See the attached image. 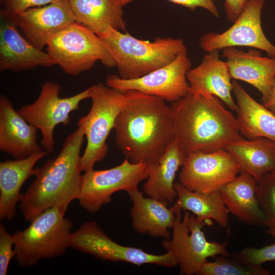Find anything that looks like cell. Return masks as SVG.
Here are the masks:
<instances>
[{
	"mask_svg": "<svg viewBox=\"0 0 275 275\" xmlns=\"http://www.w3.org/2000/svg\"><path fill=\"white\" fill-rule=\"evenodd\" d=\"M171 107L174 140L186 156L226 150L244 138L236 117L215 96L190 89L186 96L171 103Z\"/></svg>",
	"mask_w": 275,
	"mask_h": 275,
	"instance_id": "cell-1",
	"label": "cell"
},
{
	"mask_svg": "<svg viewBox=\"0 0 275 275\" xmlns=\"http://www.w3.org/2000/svg\"><path fill=\"white\" fill-rule=\"evenodd\" d=\"M116 144L132 163H155L174 141L171 105L163 98L141 93L118 115Z\"/></svg>",
	"mask_w": 275,
	"mask_h": 275,
	"instance_id": "cell-2",
	"label": "cell"
},
{
	"mask_svg": "<svg viewBox=\"0 0 275 275\" xmlns=\"http://www.w3.org/2000/svg\"><path fill=\"white\" fill-rule=\"evenodd\" d=\"M85 137L78 128L66 138L57 156L35 168V180L20 201L26 221H32L50 208L67 210L70 203L77 199L82 181L80 151Z\"/></svg>",
	"mask_w": 275,
	"mask_h": 275,
	"instance_id": "cell-3",
	"label": "cell"
},
{
	"mask_svg": "<svg viewBox=\"0 0 275 275\" xmlns=\"http://www.w3.org/2000/svg\"><path fill=\"white\" fill-rule=\"evenodd\" d=\"M116 63L119 76L131 79L142 77L173 61L187 51L183 40L156 38L150 42L108 26L98 35Z\"/></svg>",
	"mask_w": 275,
	"mask_h": 275,
	"instance_id": "cell-4",
	"label": "cell"
},
{
	"mask_svg": "<svg viewBox=\"0 0 275 275\" xmlns=\"http://www.w3.org/2000/svg\"><path fill=\"white\" fill-rule=\"evenodd\" d=\"M141 93L123 91L101 82L90 87L92 105L89 113L78 121L86 138L87 144L81 155L82 171L93 169L94 164L106 156L108 148L106 139L120 113Z\"/></svg>",
	"mask_w": 275,
	"mask_h": 275,
	"instance_id": "cell-5",
	"label": "cell"
},
{
	"mask_svg": "<svg viewBox=\"0 0 275 275\" xmlns=\"http://www.w3.org/2000/svg\"><path fill=\"white\" fill-rule=\"evenodd\" d=\"M66 210L49 208L31 221L25 229L14 233L15 257L20 266L30 267L41 259L60 256L70 247L73 223L64 217Z\"/></svg>",
	"mask_w": 275,
	"mask_h": 275,
	"instance_id": "cell-6",
	"label": "cell"
},
{
	"mask_svg": "<svg viewBox=\"0 0 275 275\" xmlns=\"http://www.w3.org/2000/svg\"><path fill=\"white\" fill-rule=\"evenodd\" d=\"M46 49L56 64L71 75L90 69L98 61L108 68L116 66L115 60L100 37L76 22L52 36Z\"/></svg>",
	"mask_w": 275,
	"mask_h": 275,
	"instance_id": "cell-7",
	"label": "cell"
},
{
	"mask_svg": "<svg viewBox=\"0 0 275 275\" xmlns=\"http://www.w3.org/2000/svg\"><path fill=\"white\" fill-rule=\"evenodd\" d=\"M181 210H175L172 238L163 239L161 243L166 252L174 255L181 274H197L208 258L230 256L227 241L218 243L206 239L202 229L211 222L201 219L188 212L182 216Z\"/></svg>",
	"mask_w": 275,
	"mask_h": 275,
	"instance_id": "cell-8",
	"label": "cell"
},
{
	"mask_svg": "<svg viewBox=\"0 0 275 275\" xmlns=\"http://www.w3.org/2000/svg\"><path fill=\"white\" fill-rule=\"evenodd\" d=\"M151 169V164L132 163L125 158L114 168L85 172L77 198L80 205L91 213L97 212L112 201L114 193L138 189L140 182L148 177Z\"/></svg>",
	"mask_w": 275,
	"mask_h": 275,
	"instance_id": "cell-9",
	"label": "cell"
},
{
	"mask_svg": "<svg viewBox=\"0 0 275 275\" xmlns=\"http://www.w3.org/2000/svg\"><path fill=\"white\" fill-rule=\"evenodd\" d=\"M60 90L61 86L58 83L46 81L42 85L37 99L17 110L29 123L40 131L41 144L48 153L53 150L55 127L60 124L68 125L71 120L70 113L78 109L82 100L90 98V87L74 95L63 98L60 96Z\"/></svg>",
	"mask_w": 275,
	"mask_h": 275,
	"instance_id": "cell-10",
	"label": "cell"
},
{
	"mask_svg": "<svg viewBox=\"0 0 275 275\" xmlns=\"http://www.w3.org/2000/svg\"><path fill=\"white\" fill-rule=\"evenodd\" d=\"M70 247L104 261H122L139 266L151 264L173 267L177 265L171 252L155 255L140 248L127 246L116 242L94 221L82 224L72 233Z\"/></svg>",
	"mask_w": 275,
	"mask_h": 275,
	"instance_id": "cell-11",
	"label": "cell"
},
{
	"mask_svg": "<svg viewBox=\"0 0 275 275\" xmlns=\"http://www.w3.org/2000/svg\"><path fill=\"white\" fill-rule=\"evenodd\" d=\"M191 63L187 51L173 61L142 77L125 79L119 75H108L105 85L123 91H135L163 98L171 103L186 96L190 90L186 74Z\"/></svg>",
	"mask_w": 275,
	"mask_h": 275,
	"instance_id": "cell-12",
	"label": "cell"
},
{
	"mask_svg": "<svg viewBox=\"0 0 275 275\" xmlns=\"http://www.w3.org/2000/svg\"><path fill=\"white\" fill-rule=\"evenodd\" d=\"M240 172L227 150L187 155L179 174V182L186 188L210 194L220 191Z\"/></svg>",
	"mask_w": 275,
	"mask_h": 275,
	"instance_id": "cell-13",
	"label": "cell"
},
{
	"mask_svg": "<svg viewBox=\"0 0 275 275\" xmlns=\"http://www.w3.org/2000/svg\"><path fill=\"white\" fill-rule=\"evenodd\" d=\"M265 0H249L230 28L223 33L209 32L201 37V48L208 52L229 47H250L275 58V45L266 37L262 28L261 12Z\"/></svg>",
	"mask_w": 275,
	"mask_h": 275,
	"instance_id": "cell-14",
	"label": "cell"
},
{
	"mask_svg": "<svg viewBox=\"0 0 275 275\" xmlns=\"http://www.w3.org/2000/svg\"><path fill=\"white\" fill-rule=\"evenodd\" d=\"M5 14L21 31L25 38L40 49L46 46L55 34L75 22L67 0H58L16 14Z\"/></svg>",
	"mask_w": 275,
	"mask_h": 275,
	"instance_id": "cell-15",
	"label": "cell"
},
{
	"mask_svg": "<svg viewBox=\"0 0 275 275\" xmlns=\"http://www.w3.org/2000/svg\"><path fill=\"white\" fill-rule=\"evenodd\" d=\"M0 71H18L38 66L50 67L56 63L47 51L39 49L23 36L9 16L1 11Z\"/></svg>",
	"mask_w": 275,
	"mask_h": 275,
	"instance_id": "cell-16",
	"label": "cell"
},
{
	"mask_svg": "<svg viewBox=\"0 0 275 275\" xmlns=\"http://www.w3.org/2000/svg\"><path fill=\"white\" fill-rule=\"evenodd\" d=\"M231 78L246 82L257 89L262 101L269 96L275 78V58L264 57L258 49L247 51L235 47L222 50Z\"/></svg>",
	"mask_w": 275,
	"mask_h": 275,
	"instance_id": "cell-17",
	"label": "cell"
},
{
	"mask_svg": "<svg viewBox=\"0 0 275 275\" xmlns=\"http://www.w3.org/2000/svg\"><path fill=\"white\" fill-rule=\"evenodd\" d=\"M37 128L29 123L6 96L0 97V149L15 159L25 158L40 151Z\"/></svg>",
	"mask_w": 275,
	"mask_h": 275,
	"instance_id": "cell-18",
	"label": "cell"
},
{
	"mask_svg": "<svg viewBox=\"0 0 275 275\" xmlns=\"http://www.w3.org/2000/svg\"><path fill=\"white\" fill-rule=\"evenodd\" d=\"M186 77L191 89L217 97L236 112L237 105L232 96V79L227 62L219 58V50L207 52L199 65L187 72Z\"/></svg>",
	"mask_w": 275,
	"mask_h": 275,
	"instance_id": "cell-19",
	"label": "cell"
},
{
	"mask_svg": "<svg viewBox=\"0 0 275 275\" xmlns=\"http://www.w3.org/2000/svg\"><path fill=\"white\" fill-rule=\"evenodd\" d=\"M258 183L252 175L241 171L219 191L229 213L238 221L251 226H266V217L257 197Z\"/></svg>",
	"mask_w": 275,
	"mask_h": 275,
	"instance_id": "cell-20",
	"label": "cell"
},
{
	"mask_svg": "<svg viewBox=\"0 0 275 275\" xmlns=\"http://www.w3.org/2000/svg\"><path fill=\"white\" fill-rule=\"evenodd\" d=\"M48 153L41 150L23 158L0 163V219L11 220L16 215V206L22 196L20 189L34 176V166Z\"/></svg>",
	"mask_w": 275,
	"mask_h": 275,
	"instance_id": "cell-21",
	"label": "cell"
},
{
	"mask_svg": "<svg viewBox=\"0 0 275 275\" xmlns=\"http://www.w3.org/2000/svg\"><path fill=\"white\" fill-rule=\"evenodd\" d=\"M132 201L130 216L134 230L152 237L170 239L175 212L167 203L152 197H144L138 189L127 192Z\"/></svg>",
	"mask_w": 275,
	"mask_h": 275,
	"instance_id": "cell-22",
	"label": "cell"
},
{
	"mask_svg": "<svg viewBox=\"0 0 275 275\" xmlns=\"http://www.w3.org/2000/svg\"><path fill=\"white\" fill-rule=\"evenodd\" d=\"M232 85L241 135L246 139L265 138L275 142V115L251 97L236 80H232Z\"/></svg>",
	"mask_w": 275,
	"mask_h": 275,
	"instance_id": "cell-23",
	"label": "cell"
},
{
	"mask_svg": "<svg viewBox=\"0 0 275 275\" xmlns=\"http://www.w3.org/2000/svg\"><path fill=\"white\" fill-rule=\"evenodd\" d=\"M186 157L174 140L160 158L151 164L143 187L145 194L167 204L173 203L177 196L174 181Z\"/></svg>",
	"mask_w": 275,
	"mask_h": 275,
	"instance_id": "cell-24",
	"label": "cell"
},
{
	"mask_svg": "<svg viewBox=\"0 0 275 275\" xmlns=\"http://www.w3.org/2000/svg\"><path fill=\"white\" fill-rule=\"evenodd\" d=\"M75 22L97 35L108 26L125 30L126 24L120 0H67Z\"/></svg>",
	"mask_w": 275,
	"mask_h": 275,
	"instance_id": "cell-25",
	"label": "cell"
},
{
	"mask_svg": "<svg viewBox=\"0 0 275 275\" xmlns=\"http://www.w3.org/2000/svg\"><path fill=\"white\" fill-rule=\"evenodd\" d=\"M226 150L238 164L240 172L248 173L258 180L275 171V142L265 138H243Z\"/></svg>",
	"mask_w": 275,
	"mask_h": 275,
	"instance_id": "cell-26",
	"label": "cell"
},
{
	"mask_svg": "<svg viewBox=\"0 0 275 275\" xmlns=\"http://www.w3.org/2000/svg\"><path fill=\"white\" fill-rule=\"evenodd\" d=\"M177 199L171 207L175 211L179 209L193 212L199 218L215 221L222 228H226L229 222V213L220 191L210 194L190 190L179 182L174 184Z\"/></svg>",
	"mask_w": 275,
	"mask_h": 275,
	"instance_id": "cell-27",
	"label": "cell"
},
{
	"mask_svg": "<svg viewBox=\"0 0 275 275\" xmlns=\"http://www.w3.org/2000/svg\"><path fill=\"white\" fill-rule=\"evenodd\" d=\"M218 255L214 260H208L202 265L199 275H268L262 265H252L232 257Z\"/></svg>",
	"mask_w": 275,
	"mask_h": 275,
	"instance_id": "cell-28",
	"label": "cell"
},
{
	"mask_svg": "<svg viewBox=\"0 0 275 275\" xmlns=\"http://www.w3.org/2000/svg\"><path fill=\"white\" fill-rule=\"evenodd\" d=\"M257 197L266 219L268 229L275 227V174L264 175L259 180Z\"/></svg>",
	"mask_w": 275,
	"mask_h": 275,
	"instance_id": "cell-29",
	"label": "cell"
},
{
	"mask_svg": "<svg viewBox=\"0 0 275 275\" xmlns=\"http://www.w3.org/2000/svg\"><path fill=\"white\" fill-rule=\"evenodd\" d=\"M232 256L248 264L262 265L266 262L275 261V243L260 248L246 247Z\"/></svg>",
	"mask_w": 275,
	"mask_h": 275,
	"instance_id": "cell-30",
	"label": "cell"
},
{
	"mask_svg": "<svg viewBox=\"0 0 275 275\" xmlns=\"http://www.w3.org/2000/svg\"><path fill=\"white\" fill-rule=\"evenodd\" d=\"M14 235L10 234L2 224L0 225V274L6 275L10 262L15 256Z\"/></svg>",
	"mask_w": 275,
	"mask_h": 275,
	"instance_id": "cell-31",
	"label": "cell"
},
{
	"mask_svg": "<svg viewBox=\"0 0 275 275\" xmlns=\"http://www.w3.org/2000/svg\"><path fill=\"white\" fill-rule=\"evenodd\" d=\"M58 0H2V11L8 14H16L29 9L41 7Z\"/></svg>",
	"mask_w": 275,
	"mask_h": 275,
	"instance_id": "cell-32",
	"label": "cell"
},
{
	"mask_svg": "<svg viewBox=\"0 0 275 275\" xmlns=\"http://www.w3.org/2000/svg\"><path fill=\"white\" fill-rule=\"evenodd\" d=\"M124 6L132 0H120ZM170 2L182 6L191 10L198 7L204 8L210 12L214 17H219V12L213 0H166Z\"/></svg>",
	"mask_w": 275,
	"mask_h": 275,
	"instance_id": "cell-33",
	"label": "cell"
},
{
	"mask_svg": "<svg viewBox=\"0 0 275 275\" xmlns=\"http://www.w3.org/2000/svg\"><path fill=\"white\" fill-rule=\"evenodd\" d=\"M249 0H225L227 19L234 23L239 17Z\"/></svg>",
	"mask_w": 275,
	"mask_h": 275,
	"instance_id": "cell-34",
	"label": "cell"
},
{
	"mask_svg": "<svg viewBox=\"0 0 275 275\" xmlns=\"http://www.w3.org/2000/svg\"><path fill=\"white\" fill-rule=\"evenodd\" d=\"M262 104L275 115V78L268 98L262 101Z\"/></svg>",
	"mask_w": 275,
	"mask_h": 275,
	"instance_id": "cell-35",
	"label": "cell"
},
{
	"mask_svg": "<svg viewBox=\"0 0 275 275\" xmlns=\"http://www.w3.org/2000/svg\"><path fill=\"white\" fill-rule=\"evenodd\" d=\"M266 233L275 239V227L268 229L266 231Z\"/></svg>",
	"mask_w": 275,
	"mask_h": 275,
	"instance_id": "cell-36",
	"label": "cell"
},
{
	"mask_svg": "<svg viewBox=\"0 0 275 275\" xmlns=\"http://www.w3.org/2000/svg\"><path fill=\"white\" fill-rule=\"evenodd\" d=\"M272 173H274L275 174V171L274 172H273Z\"/></svg>",
	"mask_w": 275,
	"mask_h": 275,
	"instance_id": "cell-37",
	"label": "cell"
},
{
	"mask_svg": "<svg viewBox=\"0 0 275 275\" xmlns=\"http://www.w3.org/2000/svg\"><path fill=\"white\" fill-rule=\"evenodd\" d=\"M1 1H2V0H1Z\"/></svg>",
	"mask_w": 275,
	"mask_h": 275,
	"instance_id": "cell-38",
	"label": "cell"
}]
</instances>
